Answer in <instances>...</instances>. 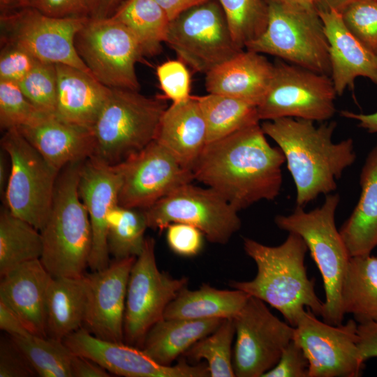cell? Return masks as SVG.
<instances>
[{"mask_svg":"<svg viewBox=\"0 0 377 377\" xmlns=\"http://www.w3.org/2000/svg\"><path fill=\"white\" fill-rule=\"evenodd\" d=\"M284 162L283 151L269 144L258 123L207 143L192 173L239 212L279 195Z\"/></svg>","mask_w":377,"mask_h":377,"instance_id":"1","label":"cell"},{"mask_svg":"<svg viewBox=\"0 0 377 377\" xmlns=\"http://www.w3.org/2000/svg\"><path fill=\"white\" fill-rule=\"evenodd\" d=\"M260 126L284 154L296 188V207L304 208L335 191L337 180L355 161L353 139L332 141L334 121L316 126L311 120L283 117Z\"/></svg>","mask_w":377,"mask_h":377,"instance_id":"2","label":"cell"},{"mask_svg":"<svg viewBox=\"0 0 377 377\" xmlns=\"http://www.w3.org/2000/svg\"><path fill=\"white\" fill-rule=\"evenodd\" d=\"M288 233L276 246L244 238V249L256 263L257 273L251 281H232L230 286L269 304L295 327L306 309L321 316L323 302L316 294L314 280L307 276L305 242L297 234Z\"/></svg>","mask_w":377,"mask_h":377,"instance_id":"3","label":"cell"},{"mask_svg":"<svg viewBox=\"0 0 377 377\" xmlns=\"http://www.w3.org/2000/svg\"><path fill=\"white\" fill-rule=\"evenodd\" d=\"M82 163H71L60 170L50 212L40 231L43 252L40 260L53 277H80L89 267L91 228L78 193Z\"/></svg>","mask_w":377,"mask_h":377,"instance_id":"4","label":"cell"},{"mask_svg":"<svg viewBox=\"0 0 377 377\" xmlns=\"http://www.w3.org/2000/svg\"><path fill=\"white\" fill-rule=\"evenodd\" d=\"M339 201V194L330 193L319 207L306 212L296 207L291 214L274 219L279 228L296 233L305 242L323 281L325 300L321 316L332 325L341 324L344 318L341 290L350 258L335 223Z\"/></svg>","mask_w":377,"mask_h":377,"instance_id":"5","label":"cell"},{"mask_svg":"<svg viewBox=\"0 0 377 377\" xmlns=\"http://www.w3.org/2000/svg\"><path fill=\"white\" fill-rule=\"evenodd\" d=\"M165 98L149 97L139 91L111 88L92 131L93 157L109 165L120 163L156 138L168 108Z\"/></svg>","mask_w":377,"mask_h":377,"instance_id":"6","label":"cell"},{"mask_svg":"<svg viewBox=\"0 0 377 377\" xmlns=\"http://www.w3.org/2000/svg\"><path fill=\"white\" fill-rule=\"evenodd\" d=\"M267 2V27L245 50L275 56L330 76L329 45L317 8H305L283 0Z\"/></svg>","mask_w":377,"mask_h":377,"instance_id":"7","label":"cell"},{"mask_svg":"<svg viewBox=\"0 0 377 377\" xmlns=\"http://www.w3.org/2000/svg\"><path fill=\"white\" fill-rule=\"evenodd\" d=\"M1 146L10 161L4 205L41 231L50 212L59 171L47 162L17 128L5 131Z\"/></svg>","mask_w":377,"mask_h":377,"instance_id":"8","label":"cell"},{"mask_svg":"<svg viewBox=\"0 0 377 377\" xmlns=\"http://www.w3.org/2000/svg\"><path fill=\"white\" fill-rule=\"evenodd\" d=\"M75 50L91 75L109 88L139 91L135 64L144 57L138 42L112 17L87 18L77 32Z\"/></svg>","mask_w":377,"mask_h":377,"instance_id":"9","label":"cell"},{"mask_svg":"<svg viewBox=\"0 0 377 377\" xmlns=\"http://www.w3.org/2000/svg\"><path fill=\"white\" fill-rule=\"evenodd\" d=\"M165 43L184 64L205 74L244 50L235 44L217 0L192 7L170 20Z\"/></svg>","mask_w":377,"mask_h":377,"instance_id":"10","label":"cell"},{"mask_svg":"<svg viewBox=\"0 0 377 377\" xmlns=\"http://www.w3.org/2000/svg\"><path fill=\"white\" fill-rule=\"evenodd\" d=\"M268 89L257 106L260 121L292 117L323 121L336 112L337 95L330 75L276 61Z\"/></svg>","mask_w":377,"mask_h":377,"instance_id":"11","label":"cell"},{"mask_svg":"<svg viewBox=\"0 0 377 377\" xmlns=\"http://www.w3.org/2000/svg\"><path fill=\"white\" fill-rule=\"evenodd\" d=\"M186 277L174 278L158 269L155 241L146 237L142 253L131 270L124 320V341L141 348L148 331L163 319L165 310L187 286Z\"/></svg>","mask_w":377,"mask_h":377,"instance_id":"12","label":"cell"},{"mask_svg":"<svg viewBox=\"0 0 377 377\" xmlns=\"http://www.w3.org/2000/svg\"><path fill=\"white\" fill-rule=\"evenodd\" d=\"M148 228L163 230L172 223L198 228L208 241L226 244L239 230L238 211L211 188L185 184L143 209Z\"/></svg>","mask_w":377,"mask_h":377,"instance_id":"13","label":"cell"},{"mask_svg":"<svg viewBox=\"0 0 377 377\" xmlns=\"http://www.w3.org/2000/svg\"><path fill=\"white\" fill-rule=\"evenodd\" d=\"M87 18L54 17L33 7L1 13L0 41L15 43L38 60L69 65L91 75L74 45Z\"/></svg>","mask_w":377,"mask_h":377,"instance_id":"14","label":"cell"},{"mask_svg":"<svg viewBox=\"0 0 377 377\" xmlns=\"http://www.w3.org/2000/svg\"><path fill=\"white\" fill-rule=\"evenodd\" d=\"M235 343L232 364L235 376L263 377L278 362L293 339L295 327L272 314L265 302L249 296L232 318Z\"/></svg>","mask_w":377,"mask_h":377,"instance_id":"15","label":"cell"},{"mask_svg":"<svg viewBox=\"0 0 377 377\" xmlns=\"http://www.w3.org/2000/svg\"><path fill=\"white\" fill-rule=\"evenodd\" d=\"M309 309L300 316L293 340L309 362V377H357L364 362L360 358L354 319L332 325L316 318Z\"/></svg>","mask_w":377,"mask_h":377,"instance_id":"16","label":"cell"},{"mask_svg":"<svg viewBox=\"0 0 377 377\" xmlns=\"http://www.w3.org/2000/svg\"><path fill=\"white\" fill-rule=\"evenodd\" d=\"M122 175L119 205L145 209L178 187L194 180L164 147L152 141L119 163Z\"/></svg>","mask_w":377,"mask_h":377,"instance_id":"17","label":"cell"},{"mask_svg":"<svg viewBox=\"0 0 377 377\" xmlns=\"http://www.w3.org/2000/svg\"><path fill=\"white\" fill-rule=\"evenodd\" d=\"M74 353L96 362L108 372L126 377H207V365L190 364L185 358L177 364L164 366L149 357L141 348L125 342L99 339L84 327L68 335L64 340Z\"/></svg>","mask_w":377,"mask_h":377,"instance_id":"18","label":"cell"},{"mask_svg":"<svg viewBox=\"0 0 377 377\" xmlns=\"http://www.w3.org/2000/svg\"><path fill=\"white\" fill-rule=\"evenodd\" d=\"M121 181L119 163L109 165L91 156L80 167L78 193L90 220L92 242L88 266L92 272L105 269L110 263L108 219L111 210L119 205Z\"/></svg>","mask_w":377,"mask_h":377,"instance_id":"19","label":"cell"},{"mask_svg":"<svg viewBox=\"0 0 377 377\" xmlns=\"http://www.w3.org/2000/svg\"><path fill=\"white\" fill-rule=\"evenodd\" d=\"M135 259H114L106 268L87 274V303L82 327L99 339L124 341L127 286Z\"/></svg>","mask_w":377,"mask_h":377,"instance_id":"20","label":"cell"},{"mask_svg":"<svg viewBox=\"0 0 377 377\" xmlns=\"http://www.w3.org/2000/svg\"><path fill=\"white\" fill-rule=\"evenodd\" d=\"M52 278L40 259L20 264L1 276L0 300L34 335L47 337L46 306Z\"/></svg>","mask_w":377,"mask_h":377,"instance_id":"21","label":"cell"},{"mask_svg":"<svg viewBox=\"0 0 377 377\" xmlns=\"http://www.w3.org/2000/svg\"><path fill=\"white\" fill-rule=\"evenodd\" d=\"M329 45L332 82L337 95L353 89L357 77L377 85V55L367 49L347 29L335 10H317Z\"/></svg>","mask_w":377,"mask_h":377,"instance_id":"22","label":"cell"},{"mask_svg":"<svg viewBox=\"0 0 377 377\" xmlns=\"http://www.w3.org/2000/svg\"><path fill=\"white\" fill-rule=\"evenodd\" d=\"M274 64L263 54L243 50L205 74L208 93L236 98L258 106L273 76Z\"/></svg>","mask_w":377,"mask_h":377,"instance_id":"23","label":"cell"},{"mask_svg":"<svg viewBox=\"0 0 377 377\" xmlns=\"http://www.w3.org/2000/svg\"><path fill=\"white\" fill-rule=\"evenodd\" d=\"M26 140L57 170L91 157L95 140L91 129L51 115L33 125L17 128Z\"/></svg>","mask_w":377,"mask_h":377,"instance_id":"24","label":"cell"},{"mask_svg":"<svg viewBox=\"0 0 377 377\" xmlns=\"http://www.w3.org/2000/svg\"><path fill=\"white\" fill-rule=\"evenodd\" d=\"M57 98L54 116L60 120L92 130L111 88L75 67L55 64Z\"/></svg>","mask_w":377,"mask_h":377,"instance_id":"25","label":"cell"},{"mask_svg":"<svg viewBox=\"0 0 377 377\" xmlns=\"http://www.w3.org/2000/svg\"><path fill=\"white\" fill-rule=\"evenodd\" d=\"M154 140L192 171L207 144L206 123L195 96L166 108Z\"/></svg>","mask_w":377,"mask_h":377,"instance_id":"26","label":"cell"},{"mask_svg":"<svg viewBox=\"0 0 377 377\" xmlns=\"http://www.w3.org/2000/svg\"><path fill=\"white\" fill-rule=\"evenodd\" d=\"M361 193L340 234L351 256L371 254L377 246V145L361 170Z\"/></svg>","mask_w":377,"mask_h":377,"instance_id":"27","label":"cell"},{"mask_svg":"<svg viewBox=\"0 0 377 377\" xmlns=\"http://www.w3.org/2000/svg\"><path fill=\"white\" fill-rule=\"evenodd\" d=\"M221 318H163L148 331L141 349L159 364L170 366L201 339L214 332Z\"/></svg>","mask_w":377,"mask_h":377,"instance_id":"28","label":"cell"},{"mask_svg":"<svg viewBox=\"0 0 377 377\" xmlns=\"http://www.w3.org/2000/svg\"><path fill=\"white\" fill-rule=\"evenodd\" d=\"M88 294L87 275L53 277L46 306L47 336L64 340L83 326Z\"/></svg>","mask_w":377,"mask_h":377,"instance_id":"29","label":"cell"},{"mask_svg":"<svg viewBox=\"0 0 377 377\" xmlns=\"http://www.w3.org/2000/svg\"><path fill=\"white\" fill-rule=\"evenodd\" d=\"M246 293L219 290L203 283L197 290L182 289L166 307L163 318L203 320L233 318L245 304Z\"/></svg>","mask_w":377,"mask_h":377,"instance_id":"30","label":"cell"},{"mask_svg":"<svg viewBox=\"0 0 377 377\" xmlns=\"http://www.w3.org/2000/svg\"><path fill=\"white\" fill-rule=\"evenodd\" d=\"M341 298L344 314H352L357 324L377 321V256L350 258Z\"/></svg>","mask_w":377,"mask_h":377,"instance_id":"31","label":"cell"},{"mask_svg":"<svg viewBox=\"0 0 377 377\" xmlns=\"http://www.w3.org/2000/svg\"><path fill=\"white\" fill-rule=\"evenodd\" d=\"M124 25L141 47L144 57L160 53L170 19L155 0H126L110 17Z\"/></svg>","mask_w":377,"mask_h":377,"instance_id":"32","label":"cell"},{"mask_svg":"<svg viewBox=\"0 0 377 377\" xmlns=\"http://www.w3.org/2000/svg\"><path fill=\"white\" fill-rule=\"evenodd\" d=\"M42 252L40 231L4 205L0 212V276L25 262L40 259Z\"/></svg>","mask_w":377,"mask_h":377,"instance_id":"33","label":"cell"},{"mask_svg":"<svg viewBox=\"0 0 377 377\" xmlns=\"http://www.w3.org/2000/svg\"><path fill=\"white\" fill-rule=\"evenodd\" d=\"M207 131V143L260 121L257 106L228 96H195Z\"/></svg>","mask_w":377,"mask_h":377,"instance_id":"34","label":"cell"},{"mask_svg":"<svg viewBox=\"0 0 377 377\" xmlns=\"http://www.w3.org/2000/svg\"><path fill=\"white\" fill-rule=\"evenodd\" d=\"M36 375L40 377H72L73 353L63 340L32 334L10 336Z\"/></svg>","mask_w":377,"mask_h":377,"instance_id":"35","label":"cell"},{"mask_svg":"<svg viewBox=\"0 0 377 377\" xmlns=\"http://www.w3.org/2000/svg\"><path fill=\"white\" fill-rule=\"evenodd\" d=\"M147 228L143 209L119 205L114 207L108 219L107 244L110 256L114 260L138 257L144 249Z\"/></svg>","mask_w":377,"mask_h":377,"instance_id":"36","label":"cell"},{"mask_svg":"<svg viewBox=\"0 0 377 377\" xmlns=\"http://www.w3.org/2000/svg\"><path fill=\"white\" fill-rule=\"evenodd\" d=\"M235 335L233 320L224 318L214 332L195 342L183 356L191 361L205 360L212 377L235 376L232 352Z\"/></svg>","mask_w":377,"mask_h":377,"instance_id":"37","label":"cell"},{"mask_svg":"<svg viewBox=\"0 0 377 377\" xmlns=\"http://www.w3.org/2000/svg\"><path fill=\"white\" fill-rule=\"evenodd\" d=\"M224 13L232 37L241 50L265 30L268 19L267 0H217Z\"/></svg>","mask_w":377,"mask_h":377,"instance_id":"38","label":"cell"},{"mask_svg":"<svg viewBox=\"0 0 377 377\" xmlns=\"http://www.w3.org/2000/svg\"><path fill=\"white\" fill-rule=\"evenodd\" d=\"M52 114L36 108L18 83L0 80V127L3 131L33 125Z\"/></svg>","mask_w":377,"mask_h":377,"instance_id":"39","label":"cell"},{"mask_svg":"<svg viewBox=\"0 0 377 377\" xmlns=\"http://www.w3.org/2000/svg\"><path fill=\"white\" fill-rule=\"evenodd\" d=\"M18 84L25 97L36 108L47 114L54 115L57 98L55 64L38 60Z\"/></svg>","mask_w":377,"mask_h":377,"instance_id":"40","label":"cell"},{"mask_svg":"<svg viewBox=\"0 0 377 377\" xmlns=\"http://www.w3.org/2000/svg\"><path fill=\"white\" fill-rule=\"evenodd\" d=\"M340 13L350 32L377 55V1L354 0Z\"/></svg>","mask_w":377,"mask_h":377,"instance_id":"41","label":"cell"},{"mask_svg":"<svg viewBox=\"0 0 377 377\" xmlns=\"http://www.w3.org/2000/svg\"><path fill=\"white\" fill-rule=\"evenodd\" d=\"M156 75L165 98L176 103L191 97V75L186 64L182 60L162 63L156 68Z\"/></svg>","mask_w":377,"mask_h":377,"instance_id":"42","label":"cell"},{"mask_svg":"<svg viewBox=\"0 0 377 377\" xmlns=\"http://www.w3.org/2000/svg\"><path fill=\"white\" fill-rule=\"evenodd\" d=\"M0 43V80L19 83L38 59L15 43Z\"/></svg>","mask_w":377,"mask_h":377,"instance_id":"43","label":"cell"},{"mask_svg":"<svg viewBox=\"0 0 377 377\" xmlns=\"http://www.w3.org/2000/svg\"><path fill=\"white\" fill-rule=\"evenodd\" d=\"M203 233L196 227L184 223H172L166 228V240L176 254L192 257L196 256L203 245Z\"/></svg>","mask_w":377,"mask_h":377,"instance_id":"44","label":"cell"},{"mask_svg":"<svg viewBox=\"0 0 377 377\" xmlns=\"http://www.w3.org/2000/svg\"><path fill=\"white\" fill-rule=\"evenodd\" d=\"M263 377H309V362L302 348L293 339Z\"/></svg>","mask_w":377,"mask_h":377,"instance_id":"45","label":"cell"},{"mask_svg":"<svg viewBox=\"0 0 377 377\" xmlns=\"http://www.w3.org/2000/svg\"><path fill=\"white\" fill-rule=\"evenodd\" d=\"M37 376L20 350L11 340L1 339L0 343V377Z\"/></svg>","mask_w":377,"mask_h":377,"instance_id":"46","label":"cell"},{"mask_svg":"<svg viewBox=\"0 0 377 377\" xmlns=\"http://www.w3.org/2000/svg\"><path fill=\"white\" fill-rule=\"evenodd\" d=\"M27 7L54 17H89L90 0H30Z\"/></svg>","mask_w":377,"mask_h":377,"instance_id":"47","label":"cell"},{"mask_svg":"<svg viewBox=\"0 0 377 377\" xmlns=\"http://www.w3.org/2000/svg\"><path fill=\"white\" fill-rule=\"evenodd\" d=\"M357 347L362 360L377 357V321L357 324Z\"/></svg>","mask_w":377,"mask_h":377,"instance_id":"48","label":"cell"},{"mask_svg":"<svg viewBox=\"0 0 377 377\" xmlns=\"http://www.w3.org/2000/svg\"><path fill=\"white\" fill-rule=\"evenodd\" d=\"M72 377H109L110 372L87 357L73 354L71 362Z\"/></svg>","mask_w":377,"mask_h":377,"instance_id":"49","label":"cell"},{"mask_svg":"<svg viewBox=\"0 0 377 377\" xmlns=\"http://www.w3.org/2000/svg\"><path fill=\"white\" fill-rule=\"evenodd\" d=\"M0 329L10 336H23L31 334L26 329L17 315L1 300Z\"/></svg>","mask_w":377,"mask_h":377,"instance_id":"50","label":"cell"},{"mask_svg":"<svg viewBox=\"0 0 377 377\" xmlns=\"http://www.w3.org/2000/svg\"><path fill=\"white\" fill-rule=\"evenodd\" d=\"M126 0H90L89 18L110 17Z\"/></svg>","mask_w":377,"mask_h":377,"instance_id":"51","label":"cell"},{"mask_svg":"<svg viewBox=\"0 0 377 377\" xmlns=\"http://www.w3.org/2000/svg\"><path fill=\"white\" fill-rule=\"evenodd\" d=\"M172 20L185 10L209 0H155Z\"/></svg>","mask_w":377,"mask_h":377,"instance_id":"52","label":"cell"},{"mask_svg":"<svg viewBox=\"0 0 377 377\" xmlns=\"http://www.w3.org/2000/svg\"><path fill=\"white\" fill-rule=\"evenodd\" d=\"M340 113L342 117L357 121L358 126L365 129L368 133H377V111L371 114H358L342 110Z\"/></svg>","mask_w":377,"mask_h":377,"instance_id":"53","label":"cell"},{"mask_svg":"<svg viewBox=\"0 0 377 377\" xmlns=\"http://www.w3.org/2000/svg\"><path fill=\"white\" fill-rule=\"evenodd\" d=\"M10 172V161L8 154L1 148L0 154V191L4 195Z\"/></svg>","mask_w":377,"mask_h":377,"instance_id":"54","label":"cell"},{"mask_svg":"<svg viewBox=\"0 0 377 377\" xmlns=\"http://www.w3.org/2000/svg\"><path fill=\"white\" fill-rule=\"evenodd\" d=\"M354 0H316L317 10H335L339 13Z\"/></svg>","mask_w":377,"mask_h":377,"instance_id":"55","label":"cell"},{"mask_svg":"<svg viewBox=\"0 0 377 377\" xmlns=\"http://www.w3.org/2000/svg\"><path fill=\"white\" fill-rule=\"evenodd\" d=\"M30 0H0L1 13L9 12L27 7Z\"/></svg>","mask_w":377,"mask_h":377,"instance_id":"56","label":"cell"},{"mask_svg":"<svg viewBox=\"0 0 377 377\" xmlns=\"http://www.w3.org/2000/svg\"><path fill=\"white\" fill-rule=\"evenodd\" d=\"M288 3L305 8H316V0H283Z\"/></svg>","mask_w":377,"mask_h":377,"instance_id":"57","label":"cell"},{"mask_svg":"<svg viewBox=\"0 0 377 377\" xmlns=\"http://www.w3.org/2000/svg\"><path fill=\"white\" fill-rule=\"evenodd\" d=\"M376 1H377V0H376Z\"/></svg>","mask_w":377,"mask_h":377,"instance_id":"58","label":"cell"}]
</instances>
